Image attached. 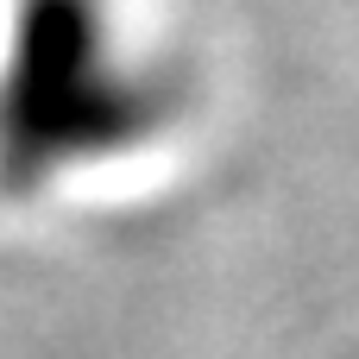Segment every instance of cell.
Instances as JSON below:
<instances>
[{"label": "cell", "instance_id": "6da1fadb", "mask_svg": "<svg viewBox=\"0 0 359 359\" xmlns=\"http://www.w3.org/2000/svg\"><path fill=\"white\" fill-rule=\"evenodd\" d=\"M164 101V76L126 57L107 0H19L0 57V189H44L139 145Z\"/></svg>", "mask_w": 359, "mask_h": 359}]
</instances>
